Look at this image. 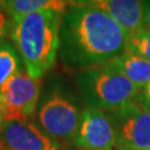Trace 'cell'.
I'll return each mask as SVG.
<instances>
[{
	"instance_id": "cell-3",
	"label": "cell",
	"mask_w": 150,
	"mask_h": 150,
	"mask_svg": "<svg viewBox=\"0 0 150 150\" xmlns=\"http://www.w3.org/2000/svg\"><path fill=\"white\" fill-rule=\"evenodd\" d=\"M82 111L79 97L54 76L43 86L33 121L61 149L69 150L74 147Z\"/></svg>"
},
{
	"instance_id": "cell-13",
	"label": "cell",
	"mask_w": 150,
	"mask_h": 150,
	"mask_svg": "<svg viewBox=\"0 0 150 150\" xmlns=\"http://www.w3.org/2000/svg\"><path fill=\"white\" fill-rule=\"evenodd\" d=\"M150 61V28L142 27L127 37L126 50Z\"/></svg>"
},
{
	"instance_id": "cell-9",
	"label": "cell",
	"mask_w": 150,
	"mask_h": 150,
	"mask_svg": "<svg viewBox=\"0 0 150 150\" xmlns=\"http://www.w3.org/2000/svg\"><path fill=\"white\" fill-rule=\"evenodd\" d=\"M144 0H69V5L86 6L105 12L127 36L144 27Z\"/></svg>"
},
{
	"instance_id": "cell-16",
	"label": "cell",
	"mask_w": 150,
	"mask_h": 150,
	"mask_svg": "<svg viewBox=\"0 0 150 150\" xmlns=\"http://www.w3.org/2000/svg\"><path fill=\"white\" fill-rule=\"evenodd\" d=\"M144 27L150 28V1L144 4Z\"/></svg>"
},
{
	"instance_id": "cell-17",
	"label": "cell",
	"mask_w": 150,
	"mask_h": 150,
	"mask_svg": "<svg viewBox=\"0 0 150 150\" xmlns=\"http://www.w3.org/2000/svg\"><path fill=\"white\" fill-rule=\"evenodd\" d=\"M4 106H2V99L0 96V125L4 122Z\"/></svg>"
},
{
	"instance_id": "cell-1",
	"label": "cell",
	"mask_w": 150,
	"mask_h": 150,
	"mask_svg": "<svg viewBox=\"0 0 150 150\" xmlns=\"http://www.w3.org/2000/svg\"><path fill=\"white\" fill-rule=\"evenodd\" d=\"M127 33L105 12L69 5L59 31V57L66 68L76 71L107 64L126 50Z\"/></svg>"
},
{
	"instance_id": "cell-6",
	"label": "cell",
	"mask_w": 150,
	"mask_h": 150,
	"mask_svg": "<svg viewBox=\"0 0 150 150\" xmlns=\"http://www.w3.org/2000/svg\"><path fill=\"white\" fill-rule=\"evenodd\" d=\"M117 148L150 150V110L130 105L111 111Z\"/></svg>"
},
{
	"instance_id": "cell-4",
	"label": "cell",
	"mask_w": 150,
	"mask_h": 150,
	"mask_svg": "<svg viewBox=\"0 0 150 150\" xmlns=\"http://www.w3.org/2000/svg\"><path fill=\"white\" fill-rule=\"evenodd\" d=\"M74 80L87 108L112 111L139 101L140 90L110 61L76 71Z\"/></svg>"
},
{
	"instance_id": "cell-8",
	"label": "cell",
	"mask_w": 150,
	"mask_h": 150,
	"mask_svg": "<svg viewBox=\"0 0 150 150\" xmlns=\"http://www.w3.org/2000/svg\"><path fill=\"white\" fill-rule=\"evenodd\" d=\"M0 150H62L35 121L6 120L0 125Z\"/></svg>"
},
{
	"instance_id": "cell-15",
	"label": "cell",
	"mask_w": 150,
	"mask_h": 150,
	"mask_svg": "<svg viewBox=\"0 0 150 150\" xmlns=\"http://www.w3.org/2000/svg\"><path fill=\"white\" fill-rule=\"evenodd\" d=\"M138 105H140V106H142L146 109L150 110V81L149 83L140 91Z\"/></svg>"
},
{
	"instance_id": "cell-5",
	"label": "cell",
	"mask_w": 150,
	"mask_h": 150,
	"mask_svg": "<svg viewBox=\"0 0 150 150\" xmlns=\"http://www.w3.org/2000/svg\"><path fill=\"white\" fill-rule=\"evenodd\" d=\"M43 89V79L33 78L20 70L0 90L4 120L33 121Z\"/></svg>"
},
{
	"instance_id": "cell-18",
	"label": "cell",
	"mask_w": 150,
	"mask_h": 150,
	"mask_svg": "<svg viewBox=\"0 0 150 150\" xmlns=\"http://www.w3.org/2000/svg\"><path fill=\"white\" fill-rule=\"evenodd\" d=\"M116 150H134V149H129V148H121V147H119V148H116Z\"/></svg>"
},
{
	"instance_id": "cell-10",
	"label": "cell",
	"mask_w": 150,
	"mask_h": 150,
	"mask_svg": "<svg viewBox=\"0 0 150 150\" xmlns=\"http://www.w3.org/2000/svg\"><path fill=\"white\" fill-rule=\"evenodd\" d=\"M128 80H130L140 91L150 81V61L137 54L125 51L119 57L110 61Z\"/></svg>"
},
{
	"instance_id": "cell-14",
	"label": "cell",
	"mask_w": 150,
	"mask_h": 150,
	"mask_svg": "<svg viewBox=\"0 0 150 150\" xmlns=\"http://www.w3.org/2000/svg\"><path fill=\"white\" fill-rule=\"evenodd\" d=\"M10 18L2 10H0V46L6 41V37L9 36Z\"/></svg>"
},
{
	"instance_id": "cell-2",
	"label": "cell",
	"mask_w": 150,
	"mask_h": 150,
	"mask_svg": "<svg viewBox=\"0 0 150 150\" xmlns=\"http://www.w3.org/2000/svg\"><path fill=\"white\" fill-rule=\"evenodd\" d=\"M64 12L40 10L10 19L9 38L29 75L43 79L56 64Z\"/></svg>"
},
{
	"instance_id": "cell-12",
	"label": "cell",
	"mask_w": 150,
	"mask_h": 150,
	"mask_svg": "<svg viewBox=\"0 0 150 150\" xmlns=\"http://www.w3.org/2000/svg\"><path fill=\"white\" fill-rule=\"evenodd\" d=\"M25 68L20 54L10 41L0 46V90L6 82Z\"/></svg>"
},
{
	"instance_id": "cell-19",
	"label": "cell",
	"mask_w": 150,
	"mask_h": 150,
	"mask_svg": "<svg viewBox=\"0 0 150 150\" xmlns=\"http://www.w3.org/2000/svg\"><path fill=\"white\" fill-rule=\"evenodd\" d=\"M69 150H71V149H69Z\"/></svg>"
},
{
	"instance_id": "cell-7",
	"label": "cell",
	"mask_w": 150,
	"mask_h": 150,
	"mask_svg": "<svg viewBox=\"0 0 150 150\" xmlns=\"http://www.w3.org/2000/svg\"><path fill=\"white\" fill-rule=\"evenodd\" d=\"M74 147L77 150H112V148H117L111 111L85 108Z\"/></svg>"
},
{
	"instance_id": "cell-11",
	"label": "cell",
	"mask_w": 150,
	"mask_h": 150,
	"mask_svg": "<svg viewBox=\"0 0 150 150\" xmlns=\"http://www.w3.org/2000/svg\"><path fill=\"white\" fill-rule=\"evenodd\" d=\"M69 0H0V10L10 19L26 16L40 10H56L64 12Z\"/></svg>"
}]
</instances>
